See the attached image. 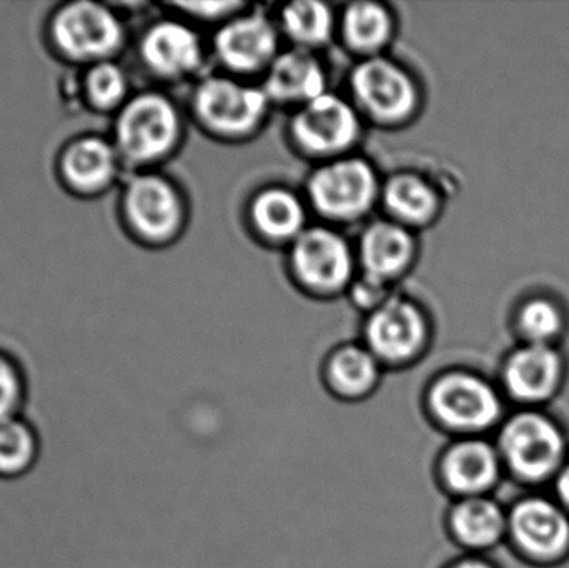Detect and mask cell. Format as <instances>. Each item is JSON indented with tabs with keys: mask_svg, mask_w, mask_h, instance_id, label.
<instances>
[{
	"mask_svg": "<svg viewBox=\"0 0 569 568\" xmlns=\"http://www.w3.org/2000/svg\"><path fill=\"white\" fill-rule=\"evenodd\" d=\"M291 263L301 282L317 290L345 286L353 270V257L343 237L333 230H303L295 239Z\"/></svg>",
	"mask_w": 569,
	"mask_h": 568,
	"instance_id": "cell-15",
	"label": "cell"
},
{
	"mask_svg": "<svg viewBox=\"0 0 569 568\" xmlns=\"http://www.w3.org/2000/svg\"><path fill=\"white\" fill-rule=\"evenodd\" d=\"M445 568H500L497 564L491 562L487 556H471V554H460L453 560L445 566Z\"/></svg>",
	"mask_w": 569,
	"mask_h": 568,
	"instance_id": "cell-31",
	"label": "cell"
},
{
	"mask_svg": "<svg viewBox=\"0 0 569 568\" xmlns=\"http://www.w3.org/2000/svg\"><path fill=\"white\" fill-rule=\"evenodd\" d=\"M176 106L159 92L130 97L116 113L112 142L122 163L147 166L167 156L179 139Z\"/></svg>",
	"mask_w": 569,
	"mask_h": 568,
	"instance_id": "cell-5",
	"label": "cell"
},
{
	"mask_svg": "<svg viewBox=\"0 0 569 568\" xmlns=\"http://www.w3.org/2000/svg\"><path fill=\"white\" fill-rule=\"evenodd\" d=\"M391 17L375 2H355L343 16V33L355 49L375 52L391 33Z\"/></svg>",
	"mask_w": 569,
	"mask_h": 568,
	"instance_id": "cell-27",
	"label": "cell"
},
{
	"mask_svg": "<svg viewBox=\"0 0 569 568\" xmlns=\"http://www.w3.org/2000/svg\"><path fill=\"white\" fill-rule=\"evenodd\" d=\"M551 496H553L555 499L558 500V504L569 514V459L567 464L561 467L553 482H551Z\"/></svg>",
	"mask_w": 569,
	"mask_h": 568,
	"instance_id": "cell-30",
	"label": "cell"
},
{
	"mask_svg": "<svg viewBox=\"0 0 569 568\" xmlns=\"http://www.w3.org/2000/svg\"><path fill=\"white\" fill-rule=\"evenodd\" d=\"M122 217L139 239L160 242L179 229L182 202L172 183L153 173H140L127 182Z\"/></svg>",
	"mask_w": 569,
	"mask_h": 568,
	"instance_id": "cell-10",
	"label": "cell"
},
{
	"mask_svg": "<svg viewBox=\"0 0 569 568\" xmlns=\"http://www.w3.org/2000/svg\"><path fill=\"white\" fill-rule=\"evenodd\" d=\"M385 203L398 219L411 223L427 222L438 209L433 187L413 173H400L385 186Z\"/></svg>",
	"mask_w": 569,
	"mask_h": 568,
	"instance_id": "cell-26",
	"label": "cell"
},
{
	"mask_svg": "<svg viewBox=\"0 0 569 568\" xmlns=\"http://www.w3.org/2000/svg\"><path fill=\"white\" fill-rule=\"evenodd\" d=\"M427 339L420 310L403 299L381 303L365 327L367 349L380 363H405L415 359Z\"/></svg>",
	"mask_w": 569,
	"mask_h": 568,
	"instance_id": "cell-12",
	"label": "cell"
},
{
	"mask_svg": "<svg viewBox=\"0 0 569 568\" xmlns=\"http://www.w3.org/2000/svg\"><path fill=\"white\" fill-rule=\"evenodd\" d=\"M140 59L159 76L179 77L193 72L200 66L202 47L189 27L176 20H162L143 33Z\"/></svg>",
	"mask_w": 569,
	"mask_h": 568,
	"instance_id": "cell-17",
	"label": "cell"
},
{
	"mask_svg": "<svg viewBox=\"0 0 569 568\" xmlns=\"http://www.w3.org/2000/svg\"><path fill=\"white\" fill-rule=\"evenodd\" d=\"M119 152L112 139L99 133H80L60 147L57 153V179L63 189L80 199L102 196L120 172Z\"/></svg>",
	"mask_w": 569,
	"mask_h": 568,
	"instance_id": "cell-9",
	"label": "cell"
},
{
	"mask_svg": "<svg viewBox=\"0 0 569 568\" xmlns=\"http://www.w3.org/2000/svg\"><path fill=\"white\" fill-rule=\"evenodd\" d=\"M568 367L563 347L517 343L501 360L497 383L518 409H547L567 386Z\"/></svg>",
	"mask_w": 569,
	"mask_h": 568,
	"instance_id": "cell-6",
	"label": "cell"
},
{
	"mask_svg": "<svg viewBox=\"0 0 569 568\" xmlns=\"http://www.w3.org/2000/svg\"><path fill=\"white\" fill-rule=\"evenodd\" d=\"M351 89L358 102L385 122L403 120L417 106L413 80L400 66L381 57H371L353 70Z\"/></svg>",
	"mask_w": 569,
	"mask_h": 568,
	"instance_id": "cell-13",
	"label": "cell"
},
{
	"mask_svg": "<svg viewBox=\"0 0 569 568\" xmlns=\"http://www.w3.org/2000/svg\"><path fill=\"white\" fill-rule=\"evenodd\" d=\"M252 212L257 227L270 239H297L303 232V206L288 190L269 189L260 193Z\"/></svg>",
	"mask_w": 569,
	"mask_h": 568,
	"instance_id": "cell-24",
	"label": "cell"
},
{
	"mask_svg": "<svg viewBox=\"0 0 569 568\" xmlns=\"http://www.w3.org/2000/svg\"><path fill=\"white\" fill-rule=\"evenodd\" d=\"M380 366L367 347H340L325 366V387L341 402H365L378 392Z\"/></svg>",
	"mask_w": 569,
	"mask_h": 568,
	"instance_id": "cell-20",
	"label": "cell"
},
{
	"mask_svg": "<svg viewBox=\"0 0 569 568\" xmlns=\"http://www.w3.org/2000/svg\"><path fill=\"white\" fill-rule=\"evenodd\" d=\"M507 544L530 566H560L569 559V514L553 496L530 490L508 507Z\"/></svg>",
	"mask_w": 569,
	"mask_h": 568,
	"instance_id": "cell-4",
	"label": "cell"
},
{
	"mask_svg": "<svg viewBox=\"0 0 569 568\" xmlns=\"http://www.w3.org/2000/svg\"><path fill=\"white\" fill-rule=\"evenodd\" d=\"M269 97L263 89L243 86L223 77H209L196 92L200 119L226 136H240L259 126L266 116Z\"/></svg>",
	"mask_w": 569,
	"mask_h": 568,
	"instance_id": "cell-11",
	"label": "cell"
},
{
	"mask_svg": "<svg viewBox=\"0 0 569 568\" xmlns=\"http://www.w3.org/2000/svg\"><path fill=\"white\" fill-rule=\"evenodd\" d=\"M445 522L460 552L487 556L507 544L508 507L495 496L451 500Z\"/></svg>",
	"mask_w": 569,
	"mask_h": 568,
	"instance_id": "cell-14",
	"label": "cell"
},
{
	"mask_svg": "<svg viewBox=\"0 0 569 568\" xmlns=\"http://www.w3.org/2000/svg\"><path fill=\"white\" fill-rule=\"evenodd\" d=\"M284 32L303 47H317L330 39L333 16L330 7L315 0L290 3L282 12Z\"/></svg>",
	"mask_w": 569,
	"mask_h": 568,
	"instance_id": "cell-28",
	"label": "cell"
},
{
	"mask_svg": "<svg viewBox=\"0 0 569 568\" xmlns=\"http://www.w3.org/2000/svg\"><path fill=\"white\" fill-rule=\"evenodd\" d=\"M129 89V76L116 60L87 67L80 79L83 103L100 113L119 112L130 99Z\"/></svg>",
	"mask_w": 569,
	"mask_h": 568,
	"instance_id": "cell-25",
	"label": "cell"
},
{
	"mask_svg": "<svg viewBox=\"0 0 569 568\" xmlns=\"http://www.w3.org/2000/svg\"><path fill=\"white\" fill-rule=\"evenodd\" d=\"M29 382L22 363L0 349V422L26 416Z\"/></svg>",
	"mask_w": 569,
	"mask_h": 568,
	"instance_id": "cell-29",
	"label": "cell"
},
{
	"mask_svg": "<svg viewBox=\"0 0 569 568\" xmlns=\"http://www.w3.org/2000/svg\"><path fill=\"white\" fill-rule=\"evenodd\" d=\"M500 386L470 369H450L425 389V409L433 426L450 439L497 432L507 413Z\"/></svg>",
	"mask_w": 569,
	"mask_h": 568,
	"instance_id": "cell-2",
	"label": "cell"
},
{
	"mask_svg": "<svg viewBox=\"0 0 569 568\" xmlns=\"http://www.w3.org/2000/svg\"><path fill=\"white\" fill-rule=\"evenodd\" d=\"M493 440L505 474L530 490L551 486L569 459L567 429L547 409H517L508 413Z\"/></svg>",
	"mask_w": 569,
	"mask_h": 568,
	"instance_id": "cell-1",
	"label": "cell"
},
{
	"mask_svg": "<svg viewBox=\"0 0 569 568\" xmlns=\"http://www.w3.org/2000/svg\"><path fill=\"white\" fill-rule=\"evenodd\" d=\"M510 323L517 343L563 347L569 332V309L557 293L533 290L517 300Z\"/></svg>",
	"mask_w": 569,
	"mask_h": 568,
	"instance_id": "cell-18",
	"label": "cell"
},
{
	"mask_svg": "<svg viewBox=\"0 0 569 568\" xmlns=\"http://www.w3.org/2000/svg\"><path fill=\"white\" fill-rule=\"evenodd\" d=\"M220 59L236 70H257L273 62L277 32L272 22L260 13L237 17L216 37Z\"/></svg>",
	"mask_w": 569,
	"mask_h": 568,
	"instance_id": "cell-19",
	"label": "cell"
},
{
	"mask_svg": "<svg viewBox=\"0 0 569 568\" xmlns=\"http://www.w3.org/2000/svg\"><path fill=\"white\" fill-rule=\"evenodd\" d=\"M311 202L331 219H357L373 206L378 180L370 163L343 159L321 167L308 186Z\"/></svg>",
	"mask_w": 569,
	"mask_h": 568,
	"instance_id": "cell-8",
	"label": "cell"
},
{
	"mask_svg": "<svg viewBox=\"0 0 569 568\" xmlns=\"http://www.w3.org/2000/svg\"><path fill=\"white\" fill-rule=\"evenodd\" d=\"M411 253L413 240L403 227L393 222L373 223L360 243L365 277L385 283L408 266Z\"/></svg>",
	"mask_w": 569,
	"mask_h": 568,
	"instance_id": "cell-22",
	"label": "cell"
},
{
	"mask_svg": "<svg viewBox=\"0 0 569 568\" xmlns=\"http://www.w3.org/2000/svg\"><path fill=\"white\" fill-rule=\"evenodd\" d=\"M438 482L451 500L493 496L503 482V464L493 439H450L437 462Z\"/></svg>",
	"mask_w": 569,
	"mask_h": 568,
	"instance_id": "cell-7",
	"label": "cell"
},
{
	"mask_svg": "<svg viewBox=\"0 0 569 568\" xmlns=\"http://www.w3.org/2000/svg\"><path fill=\"white\" fill-rule=\"evenodd\" d=\"M46 39L52 52L70 66L116 60L126 43L119 13L107 3L76 0L57 6L47 19Z\"/></svg>",
	"mask_w": 569,
	"mask_h": 568,
	"instance_id": "cell-3",
	"label": "cell"
},
{
	"mask_svg": "<svg viewBox=\"0 0 569 568\" xmlns=\"http://www.w3.org/2000/svg\"><path fill=\"white\" fill-rule=\"evenodd\" d=\"M327 79L320 62L305 49L291 50L270 63L263 92L277 102L308 103L323 96Z\"/></svg>",
	"mask_w": 569,
	"mask_h": 568,
	"instance_id": "cell-21",
	"label": "cell"
},
{
	"mask_svg": "<svg viewBox=\"0 0 569 568\" xmlns=\"http://www.w3.org/2000/svg\"><path fill=\"white\" fill-rule=\"evenodd\" d=\"M42 456V439L26 416L0 422V480L17 482L33 472Z\"/></svg>",
	"mask_w": 569,
	"mask_h": 568,
	"instance_id": "cell-23",
	"label": "cell"
},
{
	"mask_svg": "<svg viewBox=\"0 0 569 568\" xmlns=\"http://www.w3.org/2000/svg\"><path fill=\"white\" fill-rule=\"evenodd\" d=\"M358 130L360 123L353 107L327 92L305 103L293 120L295 139L305 149L317 153L345 149L355 142Z\"/></svg>",
	"mask_w": 569,
	"mask_h": 568,
	"instance_id": "cell-16",
	"label": "cell"
}]
</instances>
